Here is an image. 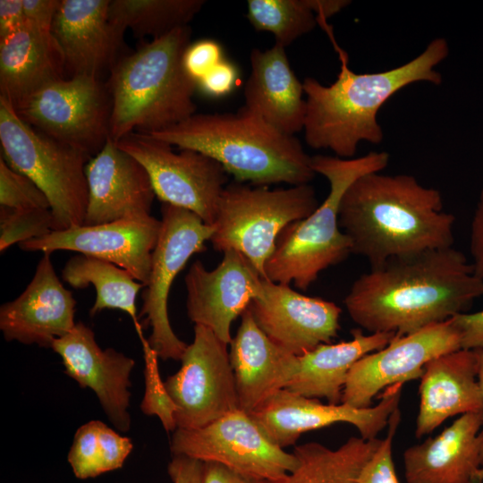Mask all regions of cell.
I'll return each instance as SVG.
<instances>
[{
	"instance_id": "obj_1",
	"label": "cell",
	"mask_w": 483,
	"mask_h": 483,
	"mask_svg": "<svg viewBox=\"0 0 483 483\" xmlns=\"http://www.w3.org/2000/svg\"><path fill=\"white\" fill-rule=\"evenodd\" d=\"M483 296V280L453 247L391 258L352 284L344 305L369 333L406 335L463 313Z\"/></svg>"
},
{
	"instance_id": "obj_2",
	"label": "cell",
	"mask_w": 483,
	"mask_h": 483,
	"mask_svg": "<svg viewBox=\"0 0 483 483\" xmlns=\"http://www.w3.org/2000/svg\"><path fill=\"white\" fill-rule=\"evenodd\" d=\"M339 225L352 253L371 266L428 250L453 247L455 217L440 191L409 174L370 173L355 180L339 206Z\"/></svg>"
},
{
	"instance_id": "obj_3",
	"label": "cell",
	"mask_w": 483,
	"mask_h": 483,
	"mask_svg": "<svg viewBox=\"0 0 483 483\" xmlns=\"http://www.w3.org/2000/svg\"><path fill=\"white\" fill-rule=\"evenodd\" d=\"M331 38L341 62L336 80L325 86L312 77L303 83L306 95L305 140L315 149H330L341 157H352L360 141L377 144L383 131L377 120L380 107L397 91L418 81L436 85L442 75L434 68L446 58L445 38H435L410 62L373 73H356L347 54L337 45L326 21L319 23Z\"/></svg>"
},
{
	"instance_id": "obj_4",
	"label": "cell",
	"mask_w": 483,
	"mask_h": 483,
	"mask_svg": "<svg viewBox=\"0 0 483 483\" xmlns=\"http://www.w3.org/2000/svg\"><path fill=\"white\" fill-rule=\"evenodd\" d=\"M148 134L214 158L239 182L295 186L308 184L317 174L311 157L294 136L281 132L244 106L236 113L194 114Z\"/></svg>"
},
{
	"instance_id": "obj_5",
	"label": "cell",
	"mask_w": 483,
	"mask_h": 483,
	"mask_svg": "<svg viewBox=\"0 0 483 483\" xmlns=\"http://www.w3.org/2000/svg\"><path fill=\"white\" fill-rule=\"evenodd\" d=\"M191 35L188 25L177 28L123 55L112 68L106 84L113 141L133 131H162L196 114L197 82L182 64Z\"/></svg>"
},
{
	"instance_id": "obj_6",
	"label": "cell",
	"mask_w": 483,
	"mask_h": 483,
	"mask_svg": "<svg viewBox=\"0 0 483 483\" xmlns=\"http://www.w3.org/2000/svg\"><path fill=\"white\" fill-rule=\"evenodd\" d=\"M389 162L386 152L343 159L339 157H311L316 174L325 176L330 190L325 200L307 217L285 226L277 237L273 254L265 265L266 279L307 290L328 268L352 253L351 242L339 225L341 199L358 178L379 173Z\"/></svg>"
},
{
	"instance_id": "obj_7",
	"label": "cell",
	"mask_w": 483,
	"mask_h": 483,
	"mask_svg": "<svg viewBox=\"0 0 483 483\" xmlns=\"http://www.w3.org/2000/svg\"><path fill=\"white\" fill-rule=\"evenodd\" d=\"M0 143L7 165L30 177L47 197L53 231L83 225L88 205L85 167L91 157L24 122L3 97Z\"/></svg>"
},
{
	"instance_id": "obj_8",
	"label": "cell",
	"mask_w": 483,
	"mask_h": 483,
	"mask_svg": "<svg viewBox=\"0 0 483 483\" xmlns=\"http://www.w3.org/2000/svg\"><path fill=\"white\" fill-rule=\"evenodd\" d=\"M318 205L309 184L275 190L242 182L228 184L218 202L209 242L216 250L239 251L266 279L265 265L280 233L309 216Z\"/></svg>"
},
{
	"instance_id": "obj_9",
	"label": "cell",
	"mask_w": 483,
	"mask_h": 483,
	"mask_svg": "<svg viewBox=\"0 0 483 483\" xmlns=\"http://www.w3.org/2000/svg\"><path fill=\"white\" fill-rule=\"evenodd\" d=\"M13 106L35 129L91 157L110 139L111 97L97 77L53 81Z\"/></svg>"
},
{
	"instance_id": "obj_10",
	"label": "cell",
	"mask_w": 483,
	"mask_h": 483,
	"mask_svg": "<svg viewBox=\"0 0 483 483\" xmlns=\"http://www.w3.org/2000/svg\"><path fill=\"white\" fill-rule=\"evenodd\" d=\"M161 229L152 253L148 284L142 292L140 317L151 327L149 347L163 360H181L188 344L174 332L168 317L172 284L193 254L206 250L215 228L194 213L163 203Z\"/></svg>"
},
{
	"instance_id": "obj_11",
	"label": "cell",
	"mask_w": 483,
	"mask_h": 483,
	"mask_svg": "<svg viewBox=\"0 0 483 483\" xmlns=\"http://www.w3.org/2000/svg\"><path fill=\"white\" fill-rule=\"evenodd\" d=\"M116 144L144 166L160 201L187 209L213 225L228 178L219 162L191 149L176 153L170 144L140 131Z\"/></svg>"
},
{
	"instance_id": "obj_12",
	"label": "cell",
	"mask_w": 483,
	"mask_h": 483,
	"mask_svg": "<svg viewBox=\"0 0 483 483\" xmlns=\"http://www.w3.org/2000/svg\"><path fill=\"white\" fill-rule=\"evenodd\" d=\"M173 455L216 462L246 476L278 481L298 465L292 453L275 445L250 413L237 408L199 428H176L171 439Z\"/></svg>"
},
{
	"instance_id": "obj_13",
	"label": "cell",
	"mask_w": 483,
	"mask_h": 483,
	"mask_svg": "<svg viewBox=\"0 0 483 483\" xmlns=\"http://www.w3.org/2000/svg\"><path fill=\"white\" fill-rule=\"evenodd\" d=\"M227 345L209 328L194 326L181 368L164 381L177 428H202L239 408Z\"/></svg>"
},
{
	"instance_id": "obj_14",
	"label": "cell",
	"mask_w": 483,
	"mask_h": 483,
	"mask_svg": "<svg viewBox=\"0 0 483 483\" xmlns=\"http://www.w3.org/2000/svg\"><path fill=\"white\" fill-rule=\"evenodd\" d=\"M403 384L388 386L373 407L357 409L344 403H323L282 389L250 412L263 432L278 446L295 444L301 434L336 423L354 426L360 436L369 440L388 425L399 407Z\"/></svg>"
},
{
	"instance_id": "obj_15",
	"label": "cell",
	"mask_w": 483,
	"mask_h": 483,
	"mask_svg": "<svg viewBox=\"0 0 483 483\" xmlns=\"http://www.w3.org/2000/svg\"><path fill=\"white\" fill-rule=\"evenodd\" d=\"M460 349V334L451 318L410 335H396L383 349L354 363L341 403L357 409L371 407L382 389L420 378L428 361Z\"/></svg>"
},
{
	"instance_id": "obj_16",
	"label": "cell",
	"mask_w": 483,
	"mask_h": 483,
	"mask_svg": "<svg viewBox=\"0 0 483 483\" xmlns=\"http://www.w3.org/2000/svg\"><path fill=\"white\" fill-rule=\"evenodd\" d=\"M263 277L242 253L227 250L217 267L208 270L195 260L185 275L187 315L212 330L226 344L231 326L262 292Z\"/></svg>"
},
{
	"instance_id": "obj_17",
	"label": "cell",
	"mask_w": 483,
	"mask_h": 483,
	"mask_svg": "<svg viewBox=\"0 0 483 483\" xmlns=\"http://www.w3.org/2000/svg\"><path fill=\"white\" fill-rule=\"evenodd\" d=\"M160 229L161 220L151 216L141 221H118L52 231L18 246L25 251L51 254L55 250H71L97 258L125 269L145 287Z\"/></svg>"
},
{
	"instance_id": "obj_18",
	"label": "cell",
	"mask_w": 483,
	"mask_h": 483,
	"mask_svg": "<svg viewBox=\"0 0 483 483\" xmlns=\"http://www.w3.org/2000/svg\"><path fill=\"white\" fill-rule=\"evenodd\" d=\"M248 308L269 339L297 356L330 343L340 329L342 309L335 302L268 279H263L261 294Z\"/></svg>"
},
{
	"instance_id": "obj_19",
	"label": "cell",
	"mask_w": 483,
	"mask_h": 483,
	"mask_svg": "<svg viewBox=\"0 0 483 483\" xmlns=\"http://www.w3.org/2000/svg\"><path fill=\"white\" fill-rule=\"evenodd\" d=\"M88 205L82 225L141 221L156 194L144 166L109 139L86 165Z\"/></svg>"
},
{
	"instance_id": "obj_20",
	"label": "cell",
	"mask_w": 483,
	"mask_h": 483,
	"mask_svg": "<svg viewBox=\"0 0 483 483\" xmlns=\"http://www.w3.org/2000/svg\"><path fill=\"white\" fill-rule=\"evenodd\" d=\"M51 349L61 357L64 373L80 387L95 393L114 428L129 431L130 375L134 360L113 348L101 349L92 329L81 321L70 333L55 339Z\"/></svg>"
},
{
	"instance_id": "obj_21",
	"label": "cell",
	"mask_w": 483,
	"mask_h": 483,
	"mask_svg": "<svg viewBox=\"0 0 483 483\" xmlns=\"http://www.w3.org/2000/svg\"><path fill=\"white\" fill-rule=\"evenodd\" d=\"M76 301L59 280L50 254L44 253L36 272L15 300L0 307V330L7 342L51 348L75 326Z\"/></svg>"
},
{
	"instance_id": "obj_22",
	"label": "cell",
	"mask_w": 483,
	"mask_h": 483,
	"mask_svg": "<svg viewBox=\"0 0 483 483\" xmlns=\"http://www.w3.org/2000/svg\"><path fill=\"white\" fill-rule=\"evenodd\" d=\"M110 0H60L51 33L65 61L66 78L101 79L122 57L124 31L109 18Z\"/></svg>"
},
{
	"instance_id": "obj_23",
	"label": "cell",
	"mask_w": 483,
	"mask_h": 483,
	"mask_svg": "<svg viewBox=\"0 0 483 483\" xmlns=\"http://www.w3.org/2000/svg\"><path fill=\"white\" fill-rule=\"evenodd\" d=\"M239 408L250 413L284 389L299 370V359L275 343L258 326L248 308L230 343Z\"/></svg>"
},
{
	"instance_id": "obj_24",
	"label": "cell",
	"mask_w": 483,
	"mask_h": 483,
	"mask_svg": "<svg viewBox=\"0 0 483 483\" xmlns=\"http://www.w3.org/2000/svg\"><path fill=\"white\" fill-rule=\"evenodd\" d=\"M483 411L461 415L435 437L403 453L407 483H479Z\"/></svg>"
},
{
	"instance_id": "obj_25",
	"label": "cell",
	"mask_w": 483,
	"mask_h": 483,
	"mask_svg": "<svg viewBox=\"0 0 483 483\" xmlns=\"http://www.w3.org/2000/svg\"><path fill=\"white\" fill-rule=\"evenodd\" d=\"M419 396L418 438L450 417L483 411L476 351L460 349L428 361L420 377Z\"/></svg>"
},
{
	"instance_id": "obj_26",
	"label": "cell",
	"mask_w": 483,
	"mask_h": 483,
	"mask_svg": "<svg viewBox=\"0 0 483 483\" xmlns=\"http://www.w3.org/2000/svg\"><path fill=\"white\" fill-rule=\"evenodd\" d=\"M250 65L243 106L284 134L301 131L307 109L303 83L293 72L285 47L275 43L264 51L254 48Z\"/></svg>"
},
{
	"instance_id": "obj_27",
	"label": "cell",
	"mask_w": 483,
	"mask_h": 483,
	"mask_svg": "<svg viewBox=\"0 0 483 483\" xmlns=\"http://www.w3.org/2000/svg\"><path fill=\"white\" fill-rule=\"evenodd\" d=\"M64 78V56L51 32L27 22L12 36L0 39V97L13 106Z\"/></svg>"
},
{
	"instance_id": "obj_28",
	"label": "cell",
	"mask_w": 483,
	"mask_h": 483,
	"mask_svg": "<svg viewBox=\"0 0 483 483\" xmlns=\"http://www.w3.org/2000/svg\"><path fill=\"white\" fill-rule=\"evenodd\" d=\"M352 339L337 343H322L298 356L299 370L285 389L309 398H325L330 404L342 402L348 374L363 356L386 347L395 333H370L352 330Z\"/></svg>"
},
{
	"instance_id": "obj_29",
	"label": "cell",
	"mask_w": 483,
	"mask_h": 483,
	"mask_svg": "<svg viewBox=\"0 0 483 483\" xmlns=\"http://www.w3.org/2000/svg\"><path fill=\"white\" fill-rule=\"evenodd\" d=\"M62 278L76 289L94 286L96 300L90 316L106 309H121L132 318L141 343L145 340L136 309V297L144 284L128 271L108 261L77 253L65 263Z\"/></svg>"
},
{
	"instance_id": "obj_30",
	"label": "cell",
	"mask_w": 483,
	"mask_h": 483,
	"mask_svg": "<svg viewBox=\"0 0 483 483\" xmlns=\"http://www.w3.org/2000/svg\"><path fill=\"white\" fill-rule=\"evenodd\" d=\"M382 439L352 436L336 449L309 442L295 446L298 465L285 478L271 483H358L361 469Z\"/></svg>"
},
{
	"instance_id": "obj_31",
	"label": "cell",
	"mask_w": 483,
	"mask_h": 483,
	"mask_svg": "<svg viewBox=\"0 0 483 483\" xmlns=\"http://www.w3.org/2000/svg\"><path fill=\"white\" fill-rule=\"evenodd\" d=\"M203 0H111L109 18L136 37L160 38L187 26L204 5Z\"/></svg>"
},
{
	"instance_id": "obj_32",
	"label": "cell",
	"mask_w": 483,
	"mask_h": 483,
	"mask_svg": "<svg viewBox=\"0 0 483 483\" xmlns=\"http://www.w3.org/2000/svg\"><path fill=\"white\" fill-rule=\"evenodd\" d=\"M133 449L131 440L100 420H90L75 432L67 461L80 479L120 469Z\"/></svg>"
},
{
	"instance_id": "obj_33",
	"label": "cell",
	"mask_w": 483,
	"mask_h": 483,
	"mask_svg": "<svg viewBox=\"0 0 483 483\" xmlns=\"http://www.w3.org/2000/svg\"><path fill=\"white\" fill-rule=\"evenodd\" d=\"M247 19L257 30L272 33L286 47L318 24L308 0H248Z\"/></svg>"
},
{
	"instance_id": "obj_34",
	"label": "cell",
	"mask_w": 483,
	"mask_h": 483,
	"mask_svg": "<svg viewBox=\"0 0 483 483\" xmlns=\"http://www.w3.org/2000/svg\"><path fill=\"white\" fill-rule=\"evenodd\" d=\"M54 230L49 208H11L0 206V251L15 243L48 234Z\"/></svg>"
},
{
	"instance_id": "obj_35",
	"label": "cell",
	"mask_w": 483,
	"mask_h": 483,
	"mask_svg": "<svg viewBox=\"0 0 483 483\" xmlns=\"http://www.w3.org/2000/svg\"><path fill=\"white\" fill-rule=\"evenodd\" d=\"M142 346L145 359V394L140 409L146 415L157 416L165 431L174 432L177 428L174 420L176 409L160 377L158 356L149 347L148 341Z\"/></svg>"
},
{
	"instance_id": "obj_36",
	"label": "cell",
	"mask_w": 483,
	"mask_h": 483,
	"mask_svg": "<svg viewBox=\"0 0 483 483\" xmlns=\"http://www.w3.org/2000/svg\"><path fill=\"white\" fill-rule=\"evenodd\" d=\"M0 206L11 208H49L46 194L27 175L11 168L0 156Z\"/></svg>"
},
{
	"instance_id": "obj_37",
	"label": "cell",
	"mask_w": 483,
	"mask_h": 483,
	"mask_svg": "<svg viewBox=\"0 0 483 483\" xmlns=\"http://www.w3.org/2000/svg\"><path fill=\"white\" fill-rule=\"evenodd\" d=\"M399 407L392 413L388 421L386 437L361 469L358 483H400L396 476L392 455L393 439L400 423Z\"/></svg>"
},
{
	"instance_id": "obj_38",
	"label": "cell",
	"mask_w": 483,
	"mask_h": 483,
	"mask_svg": "<svg viewBox=\"0 0 483 483\" xmlns=\"http://www.w3.org/2000/svg\"><path fill=\"white\" fill-rule=\"evenodd\" d=\"M223 59L219 43L206 38L189 45L183 55L182 64L187 74L198 82Z\"/></svg>"
},
{
	"instance_id": "obj_39",
	"label": "cell",
	"mask_w": 483,
	"mask_h": 483,
	"mask_svg": "<svg viewBox=\"0 0 483 483\" xmlns=\"http://www.w3.org/2000/svg\"><path fill=\"white\" fill-rule=\"evenodd\" d=\"M237 78L236 67L231 62L223 59L197 82V88L208 97H221L232 92Z\"/></svg>"
},
{
	"instance_id": "obj_40",
	"label": "cell",
	"mask_w": 483,
	"mask_h": 483,
	"mask_svg": "<svg viewBox=\"0 0 483 483\" xmlns=\"http://www.w3.org/2000/svg\"><path fill=\"white\" fill-rule=\"evenodd\" d=\"M451 320L460 334L462 349H483V310L460 313Z\"/></svg>"
},
{
	"instance_id": "obj_41",
	"label": "cell",
	"mask_w": 483,
	"mask_h": 483,
	"mask_svg": "<svg viewBox=\"0 0 483 483\" xmlns=\"http://www.w3.org/2000/svg\"><path fill=\"white\" fill-rule=\"evenodd\" d=\"M167 473L173 483H204L205 462L185 455H173Z\"/></svg>"
},
{
	"instance_id": "obj_42",
	"label": "cell",
	"mask_w": 483,
	"mask_h": 483,
	"mask_svg": "<svg viewBox=\"0 0 483 483\" xmlns=\"http://www.w3.org/2000/svg\"><path fill=\"white\" fill-rule=\"evenodd\" d=\"M60 0H22L27 22L41 30L51 32Z\"/></svg>"
},
{
	"instance_id": "obj_43",
	"label": "cell",
	"mask_w": 483,
	"mask_h": 483,
	"mask_svg": "<svg viewBox=\"0 0 483 483\" xmlns=\"http://www.w3.org/2000/svg\"><path fill=\"white\" fill-rule=\"evenodd\" d=\"M470 252L473 273L483 280V189L479 193L470 224Z\"/></svg>"
},
{
	"instance_id": "obj_44",
	"label": "cell",
	"mask_w": 483,
	"mask_h": 483,
	"mask_svg": "<svg viewBox=\"0 0 483 483\" xmlns=\"http://www.w3.org/2000/svg\"><path fill=\"white\" fill-rule=\"evenodd\" d=\"M26 23L22 0L0 1V39L12 36Z\"/></svg>"
},
{
	"instance_id": "obj_45",
	"label": "cell",
	"mask_w": 483,
	"mask_h": 483,
	"mask_svg": "<svg viewBox=\"0 0 483 483\" xmlns=\"http://www.w3.org/2000/svg\"><path fill=\"white\" fill-rule=\"evenodd\" d=\"M204 483H271L234 471L216 462H205Z\"/></svg>"
},
{
	"instance_id": "obj_46",
	"label": "cell",
	"mask_w": 483,
	"mask_h": 483,
	"mask_svg": "<svg viewBox=\"0 0 483 483\" xmlns=\"http://www.w3.org/2000/svg\"><path fill=\"white\" fill-rule=\"evenodd\" d=\"M317 19L327 20L350 4L346 0H308Z\"/></svg>"
},
{
	"instance_id": "obj_47",
	"label": "cell",
	"mask_w": 483,
	"mask_h": 483,
	"mask_svg": "<svg viewBox=\"0 0 483 483\" xmlns=\"http://www.w3.org/2000/svg\"><path fill=\"white\" fill-rule=\"evenodd\" d=\"M476 354H477V360H478V382L479 385V388L481 391L482 398H483V349H477ZM482 437V443H481V465L482 468L479 471L478 474V482L483 483V431L480 433Z\"/></svg>"
}]
</instances>
